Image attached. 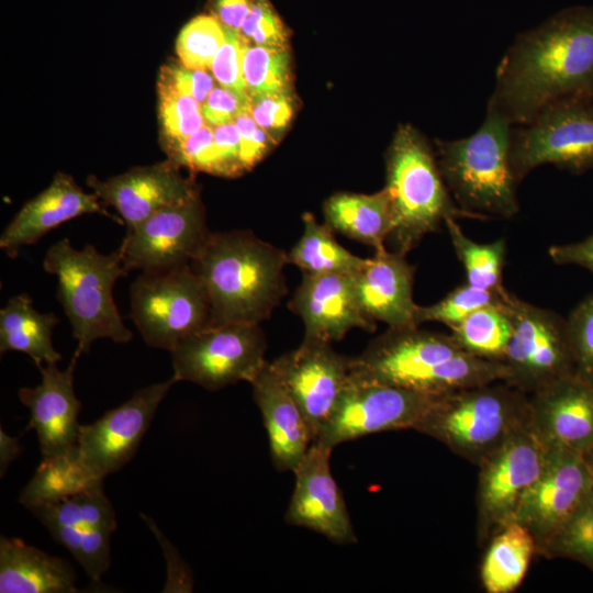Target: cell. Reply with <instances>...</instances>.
Masks as SVG:
<instances>
[{
    "mask_svg": "<svg viewBox=\"0 0 593 593\" xmlns=\"http://www.w3.org/2000/svg\"><path fill=\"white\" fill-rule=\"evenodd\" d=\"M593 99V7L564 9L516 36L488 101L512 125L563 100Z\"/></svg>",
    "mask_w": 593,
    "mask_h": 593,
    "instance_id": "1",
    "label": "cell"
},
{
    "mask_svg": "<svg viewBox=\"0 0 593 593\" xmlns=\"http://www.w3.org/2000/svg\"><path fill=\"white\" fill-rule=\"evenodd\" d=\"M506 377L502 361L472 356L450 334L419 326L388 328L350 361L353 379L434 396Z\"/></svg>",
    "mask_w": 593,
    "mask_h": 593,
    "instance_id": "2",
    "label": "cell"
},
{
    "mask_svg": "<svg viewBox=\"0 0 593 593\" xmlns=\"http://www.w3.org/2000/svg\"><path fill=\"white\" fill-rule=\"evenodd\" d=\"M288 254L250 231L211 233L191 261L211 310L210 326L260 324L288 292Z\"/></svg>",
    "mask_w": 593,
    "mask_h": 593,
    "instance_id": "3",
    "label": "cell"
},
{
    "mask_svg": "<svg viewBox=\"0 0 593 593\" xmlns=\"http://www.w3.org/2000/svg\"><path fill=\"white\" fill-rule=\"evenodd\" d=\"M514 125L488 103L482 124L458 139H436V157L456 204L473 219H511L519 211L511 164Z\"/></svg>",
    "mask_w": 593,
    "mask_h": 593,
    "instance_id": "4",
    "label": "cell"
},
{
    "mask_svg": "<svg viewBox=\"0 0 593 593\" xmlns=\"http://www.w3.org/2000/svg\"><path fill=\"white\" fill-rule=\"evenodd\" d=\"M43 268L57 278L56 298L71 325L77 356L100 338L119 344L133 338L113 299L115 282L130 272L120 248L102 254L91 244L77 249L61 238L47 249Z\"/></svg>",
    "mask_w": 593,
    "mask_h": 593,
    "instance_id": "5",
    "label": "cell"
},
{
    "mask_svg": "<svg viewBox=\"0 0 593 593\" xmlns=\"http://www.w3.org/2000/svg\"><path fill=\"white\" fill-rule=\"evenodd\" d=\"M529 423V395L496 381L436 396L414 430L479 467Z\"/></svg>",
    "mask_w": 593,
    "mask_h": 593,
    "instance_id": "6",
    "label": "cell"
},
{
    "mask_svg": "<svg viewBox=\"0 0 593 593\" xmlns=\"http://www.w3.org/2000/svg\"><path fill=\"white\" fill-rule=\"evenodd\" d=\"M387 184L394 226L391 250L406 255L448 219H473L454 201L436 153L412 125H401L385 157Z\"/></svg>",
    "mask_w": 593,
    "mask_h": 593,
    "instance_id": "7",
    "label": "cell"
},
{
    "mask_svg": "<svg viewBox=\"0 0 593 593\" xmlns=\"http://www.w3.org/2000/svg\"><path fill=\"white\" fill-rule=\"evenodd\" d=\"M130 317L144 342L171 351L186 337L210 326L206 291L191 265L141 272L130 289Z\"/></svg>",
    "mask_w": 593,
    "mask_h": 593,
    "instance_id": "8",
    "label": "cell"
},
{
    "mask_svg": "<svg viewBox=\"0 0 593 593\" xmlns=\"http://www.w3.org/2000/svg\"><path fill=\"white\" fill-rule=\"evenodd\" d=\"M511 164L518 181L542 165H553L572 174L593 168L591 100L556 102L529 123L514 126Z\"/></svg>",
    "mask_w": 593,
    "mask_h": 593,
    "instance_id": "9",
    "label": "cell"
},
{
    "mask_svg": "<svg viewBox=\"0 0 593 593\" xmlns=\"http://www.w3.org/2000/svg\"><path fill=\"white\" fill-rule=\"evenodd\" d=\"M505 303L513 334L502 360L504 382L529 395L575 372L567 320L510 292Z\"/></svg>",
    "mask_w": 593,
    "mask_h": 593,
    "instance_id": "10",
    "label": "cell"
},
{
    "mask_svg": "<svg viewBox=\"0 0 593 593\" xmlns=\"http://www.w3.org/2000/svg\"><path fill=\"white\" fill-rule=\"evenodd\" d=\"M266 348L260 324L208 326L180 340L170 351L172 377L209 391L250 382L267 361Z\"/></svg>",
    "mask_w": 593,
    "mask_h": 593,
    "instance_id": "11",
    "label": "cell"
},
{
    "mask_svg": "<svg viewBox=\"0 0 593 593\" xmlns=\"http://www.w3.org/2000/svg\"><path fill=\"white\" fill-rule=\"evenodd\" d=\"M548 449L529 423L479 466L477 536L480 545H485L515 519L524 494L545 466Z\"/></svg>",
    "mask_w": 593,
    "mask_h": 593,
    "instance_id": "12",
    "label": "cell"
},
{
    "mask_svg": "<svg viewBox=\"0 0 593 593\" xmlns=\"http://www.w3.org/2000/svg\"><path fill=\"white\" fill-rule=\"evenodd\" d=\"M435 398L350 378L315 441L334 449L339 444L371 434L414 429Z\"/></svg>",
    "mask_w": 593,
    "mask_h": 593,
    "instance_id": "13",
    "label": "cell"
},
{
    "mask_svg": "<svg viewBox=\"0 0 593 593\" xmlns=\"http://www.w3.org/2000/svg\"><path fill=\"white\" fill-rule=\"evenodd\" d=\"M177 382L171 377L142 388L92 424L80 426L75 451L93 480L103 481L133 458L160 402Z\"/></svg>",
    "mask_w": 593,
    "mask_h": 593,
    "instance_id": "14",
    "label": "cell"
},
{
    "mask_svg": "<svg viewBox=\"0 0 593 593\" xmlns=\"http://www.w3.org/2000/svg\"><path fill=\"white\" fill-rule=\"evenodd\" d=\"M210 234L199 194L126 231L119 248L128 271H159L190 265Z\"/></svg>",
    "mask_w": 593,
    "mask_h": 593,
    "instance_id": "15",
    "label": "cell"
},
{
    "mask_svg": "<svg viewBox=\"0 0 593 593\" xmlns=\"http://www.w3.org/2000/svg\"><path fill=\"white\" fill-rule=\"evenodd\" d=\"M593 490L582 454L549 447L545 466L524 494L515 519L533 535L537 555Z\"/></svg>",
    "mask_w": 593,
    "mask_h": 593,
    "instance_id": "16",
    "label": "cell"
},
{
    "mask_svg": "<svg viewBox=\"0 0 593 593\" xmlns=\"http://www.w3.org/2000/svg\"><path fill=\"white\" fill-rule=\"evenodd\" d=\"M350 361L332 343L304 337L298 348L270 361L305 416L314 441L349 383Z\"/></svg>",
    "mask_w": 593,
    "mask_h": 593,
    "instance_id": "17",
    "label": "cell"
},
{
    "mask_svg": "<svg viewBox=\"0 0 593 593\" xmlns=\"http://www.w3.org/2000/svg\"><path fill=\"white\" fill-rule=\"evenodd\" d=\"M333 448L314 441L293 470L286 523L321 534L337 545L358 541L343 493L331 470Z\"/></svg>",
    "mask_w": 593,
    "mask_h": 593,
    "instance_id": "18",
    "label": "cell"
},
{
    "mask_svg": "<svg viewBox=\"0 0 593 593\" xmlns=\"http://www.w3.org/2000/svg\"><path fill=\"white\" fill-rule=\"evenodd\" d=\"M170 159L150 166L134 167L107 180L89 176L87 184L120 214L131 231L157 211L200 194L193 180L182 176Z\"/></svg>",
    "mask_w": 593,
    "mask_h": 593,
    "instance_id": "19",
    "label": "cell"
},
{
    "mask_svg": "<svg viewBox=\"0 0 593 593\" xmlns=\"http://www.w3.org/2000/svg\"><path fill=\"white\" fill-rule=\"evenodd\" d=\"M78 358L74 354L65 370H59L57 363L37 367L41 382L19 390L20 401L30 410L26 430L36 432L42 458L68 455L77 445L81 402L75 393L74 372Z\"/></svg>",
    "mask_w": 593,
    "mask_h": 593,
    "instance_id": "20",
    "label": "cell"
},
{
    "mask_svg": "<svg viewBox=\"0 0 593 593\" xmlns=\"http://www.w3.org/2000/svg\"><path fill=\"white\" fill-rule=\"evenodd\" d=\"M530 424L548 447L593 448V382L577 372L529 394Z\"/></svg>",
    "mask_w": 593,
    "mask_h": 593,
    "instance_id": "21",
    "label": "cell"
},
{
    "mask_svg": "<svg viewBox=\"0 0 593 593\" xmlns=\"http://www.w3.org/2000/svg\"><path fill=\"white\" fill-rule=\"evenodd\" d=\"M289 309L302 320L304 338L334 343L353 328L377 327L359 305L351 275L303 273Z\"/></svg>",
    "mask_w": 593,
    "mask_h": 593,
    "instance_id": "22",
    "label": "cell"
},
{
    "mask_svg": "<svg viewBox=\"0 0 593 593\" xmlns=\"http://www.w3.org/2000/svg\"><path fill=\"white\" fill-rule=\"evenodd\" d=\"M93 192H85L65 172H57L51 184L29 200L5 226L0 236V248L16 258L21 247L33 245L60 224L85 214L98 213L118 223Z\"/></svg>",
    "mask_w": 593,
    "mask_h": 593,
    "instance_id": "23",
    "label": "cell"
},
{
    "mask_svg": "<svg viewBox=\"0 0 593 593\" xmlns=\"http://www.w3.org/2000/svg\"><path fill=\"white\" fill-rule=\"evenodd\" d=\"M415 268L405 255L384 248L365 258L360 268L351 275L359 305L374 322L388 328L417 326V304L413 299Z\"/></svg>",
    "mask_w": 593,
    "mask_h": 593,
    "instance_id": "24",
    "label": "cell"
},
{
    "mask_svg": "<svg viewBox=\"0 0 593 593\" xmlns=\"http://www.w3.org/2000/svg\"><path fill=\"white\" fill-rule=\"evenodd\" d=\"M249 383L268 435L272 463L279 471L293 472L314 443L309 423L270 361Z\"/></svg>",
    "mask_w": 593,
    "mask_h": 593,
    "instance_id": "25",
    "label": "cell"
},
{
    "mask_svg": "<svg viewBox=\"0 0 593 593\" xmlns=\"http://www.w3.org/2000/svg\"><path fill=\"white\" fill-rule=\"evenodd\" d=\"M76 581L68 561L19 538H0L1 593H75Z\"/></svg>",
    "mask_w": 593,
    "mask_h": 593,
    "instance_id": "26",
    "label": "cell"
},
{
    "mask_svg": "<svg viewBox=\"0 0 593 593\" xmlns=\"http://www.w3.org/2000/svg\"><path fill=\"white\" fill-rule=\"evenodd\" d=\"M30 511L74 557L87 533H113L116 528L115 513L103 493L102 484L88 488L64 501L36 506Z\"/></svg>",
    "mask_w": 593,
    "mask_h": 593,
    "instance_id": "27",
    "label": "cell"
},
{
    "mask_svg": "<svg viewBox=\"0 0 593 593\" xmlns=\"http://www.w3.org/2000/svg\"><path fill=\"white\" fill-rule=\"evenodd\" d=\"M325 223L335 232L370 246L387 248L394 226V210L389 191L337 193L324 204Z\"/></svg>",
    "mask_w": 593,
    "mask_h": 593,
    "instance_id": "28",
    "label": "cell"
},
{
    "mask_svg": "<svg viewBox=\"0 0 593 593\" xmlns=\"http://www.w3.org/2000/svg\"><path fill=\"white\" fill-rule=\"evenodd\" d=\"M59 318L52 312L41 313L25 293L11 296L0 310V353L26 354L40 367L57 363L61 355L54 348L52 335Z\"/></svg>",
    "mask_w": 593,
    "mask_h": 593,
    "instance_id": "29",
    "label": "cell"
},
{
    "mask_svg": "<svg viewBox=\"0 0 593 593\" xmlns=\"http://www.w3.org/2000/svg\"><path fill=\"white\" fill-rule=\"evenodd\" d=\"M537 553L536 541L521 523L512 521L488 541L480 575L488 593H511L523 582L530 560Z\"/></svg>",
    "mask_w": 593,
    "mask_h": 593,
    "instance_id": "30",
    "label": "cell"
},
{
    "mask_svg": "<svg viewBox=\"0 0 593 593\" xmlns=\"http://www.w3.org/2000/svg\"><path fill=\"white\" fill-rule=\"evenodd\" d=\"M303 233L288 253V261L303 273H343L354 275L365 258L351 254L334 237V231L325 223L305 213Z\"/></svg>",
    "mask_w": 593,
    "mask_h": 593,
    "instance_id": "31",
    "label": "cell"
},
{
    "mask_svg": "<svg viewBox=\"0 0 593 593\" xmlns=\"http://www.w3.org/2000/svg\"><path fill=\"white\" fill-rule=\"evenodd\" d=\"M98 484L102 481L93 480L87 473L74 448L68 455L42 458L34 475L22 489L19 502L31 510L64 501Z\"/></svg>",
    "mask_w": 593,
    "mask_h": 593,
    "instance_id": "32",
    "label": "cell"
},
{
    "mask_svg": "<svg viewBox=\"0 0 593 593\" xmlns=\"http://www.w3.org/2000/svg\"><path fill=\"white\" fill-rule=\"evenodd\" d=\"M505 299L473 311L450 328V335L462 350L482 359L503 360L513 334Z\"/></svg>",
    "mask_w": 593,
    "mask_h": 593,
    "instance_id": "33",
    "label": "cell"
},
{
    "mask_svg": "<svg viewBox=\"0 0 593 593\" xmlns=\"http://www.w3.org/2000/svg\"><path fill=\"white\" fill-rule=\"evenodd\" d=\"M451 245L466 272V282L474 288L502 291L506 243L503 238L481 244L469 238L456 219L445 222Z\"/></svg>",
    "mask_w": 593,
    "mask_h": 593,
    "instance_id": "34",
    "label": "cell"
},
{
    "mask_svg": "<svg viewBox=\"0 0 593 593\" xmlns=\"http://www.w3.org/2000/svg\"><path fill=\"white\" fill-rule=\"evenodd\" d=\"M158 112L165 148L205 124L200 103L176 86L165 67H161L158 78Z\"/></svg>",
    "mask_w": 593,
    "mask_h": 593,
    "instance_id": "35",
    "label": "cell"
},
{
    "mask_svg": "<svg viewBox=\"0 0 593 593\" xmlns=\"http://www.w3.org/2000/svg\"><path fill=\"white\" fill-rule=\"evenodd\" d=\"M243 77L248 97L291 91V57L288 47L245 43Z\"/></svg>",
    "mask_w": 593,
    "mask_h": 593,
    "instance_id": "36",
    "label": "cell"
},
{
    "mask_svg": "<svg viewBox=\"0 0 593 593\" xmlns=\"http://www.w3.org/2000/svg\"><path fill=\"white\" fill-rule=\"evenodd\" d=\"M539 555L571 559L593 571V490Z\"/></svg>",
    "mask_w": 593,
    "mask_h": 593,
    "instance_id": "37",
    "label": "cell"
},
{
    "mask_svg": "<svg viewBox=\"0 0 593 593\" xmlns=\"http://www.w3.org/2000/svg\"><path fill=\"white\" fill-rule=\"evenodd\" d=\"M508 291L484 290L467 282L456 287L438 302L430 305H417L415 323H441L449 328L463 321L473 311L493 303L503 302Z\"/></svg>",
    "mask_w": 593,
    "mask_h": 593,
    "instance_id": "38",
    "label": "cell"
},
{
    "mask_svg": "<svg viewBox=\"0 0 593 593\" xmlns=\"http://www.w3.org/2000/svg\"><path fill=\"white\" fill-rule=\"evenodd\" d=\"M225 38V27L213 15L200 14L182 27L176 51L184 67L206 70Z\"/></svg>",
    "mask_w": 593,
    "mask_h": 593,
    "instance_id": "39",
    "label": "cell"
},
{
    "mask_svg": "<svg viewBox=\"0 0 593 593\" xmlns=\"http://www.w3.org/2000/svg\"><path fill=\"white\" fill-rule=\"evenodd\" d=\"M239 34L249 44L288 47L290 32L270 0H254Z\"/></svg>",
    "mask_w": 593,
    "mask_h": 593,
    "instance_id": "40",
    "label": "cell"
},
{
    "mask_svg": "<svg viewBox=\"0 0 593 593\" xmlns=\"http://www.w3.org/2000/svg\"><path fill=\"white\" fill-rule=\"evenodd\" d=\"M566 320L575 372L593 382V295L579 303Z\"/></svg>",
    "mask_w": 593,
    "mask_h": 593,
    "instance_id": "41",
    "label": "cell"
},
{
    "mask_svg": "<svg viewBox=\"0 0 593 593\" xmlns=\"http://www.w3.org/2000/svg\"><path fill=\"white\" fill-rule=\"evenodd\" d=\"M226 30V38L215 54L211 70L221 87L249 98L243 77V51L246 41L239 32Z\"/></svg>",
    "mask_w": 593,
    "mask_h": 593,
    "instance_id": "42",
    "label": "cell"
},
{
    "mask_svg": "<svg viewBox=\"0 0 593 593\" xmlns=\"http://www.w3.org/2000/svg\"><path fill=\"white\" fill-rule=\"evenodd\" d=\"M249 112L256 123L276 142L289 126L294 114L291 91L264 93L249 98Z\"/></svg>",
    "mask_w": 593,
    "mask_h": 593,
    "instance_id": "43",
    "label": "cell"
},
{
    "mask_svg": "<svg viewBox=\"0 0 593 593\" xmlns=\"http://www.w3.org/2000/svg\"><path fill=\"white\" fill-rule=\"evenodd\" d=\"M213 128L204 124L199 131L187 138L166 147L169 159L178 166H183L191 171H201L212 175Z\"/></svg>",
    "mask_w": 593,
    "mask_h": 593,
    "instance_id": "44",
    "label": "cell"
},
{
    "mask_svg": "<svg viewBox=\"0 0 593 593\" xmlns=\"http://www.w3.org/2000/svg\"><path fill=\"white\" fill-rule=\"evenodd\" d=\"M212 175L236 177L246 171L240 156V137L234 122L213 128Z\"/></svg>",
    "mask_w": 593,
    "mask_h": 593,
    "instance_id": "45",
    "label": "cell"
},
{
    "mask_svg": "<svg viewBox=\"0 0 593 593\" xmlns=\"http://www.w3.org/2000/svg\"><path fill=\"white\" fill-rule=\"evenodd\" d=\"M240 137V156L246 171L257 165L276 141L261 128L249 112L243 109L233 121Z\"/></svg>",
    "mask_w": 593,
    "mask_h": 593,
    "instance_id": "46",
    "label": "cell"
},
{
    "mask_svg": "<svg viewBox=\"0 0 593 593\" xmlns=\"http://www.w3.org/2000/svg\"><path fill=\"white\" fill-rule=\"evenodd\" d=\"M248 105L249 98H244L224 87H214L201 104V112L205 123L215 127L233 122L235 116Z\"/></svg>",
    "mask_w": 593,
    "mask_h": 593,
    "instance_id": "47",
    "label": "cell"
},
{
    "mask_svg": "<svg viewBox=\"0 0 593 593\" xmlns=\"http://www.w3.org/2000/svg\"><path fill=\"white\" fill-rule=\"evenodd\" d=\"M144 522L157 536L167 560V582L164 592H191L193 588L192 572L189 566L182 560L172 545L158 530L156 524L147 516L142 515Z\"/></svg>",
    "mask_w": 593,
    "mask_h": 593,
    "instance_id": "48",
    "label": "cell"
},
{
    "mask_svg": "<svg viewBox=\"0 0 593 593\" xmlns=\"http://www.w3.org/2000/svg\"><path fill=\"white\" fill-rule=\"evenodd\" d=\"M176 86L202 104L214 88L213 78L205 71L177 65L164 66Z\"/></svg>",
    "mask_w": 593,
    "mask_h": 593,
    "instance_id": "49",
    "label": "cell"
},
{
    "mask_svg": "<svg viewBox=\"0 0 593 593\" xmlns=\"http://www.w3.org/2000/svg\"><path fill=\"white\" fill-rule=\"evenodd\" d=\"M548 255L555 264L579 266L593 273V233L579 242L552 245Z\"/></svg>",
    "mask_w": 593,
    "mask_h": 593,
    "instance_id": "50",
    "label": "cell"
},
{
    "mask_svg": "<svg viewBox=\"0 0 593 593\" xmlns=\"http://www.w3.org/2000/svg\"><path fill=\"white\" fill-rule=\"evenodd\" d=\"M254 0H208L211 13L225 29L239 32Z\"/></svg>",
    "mask_w": 593,
    "mask_h": 593,
    "instance_id": "51",
    "label": "cell"
},
{
    "mask_svg": "<svg viewBox=\"0 0 593 593\" xmlns=\"http://www.w3.org/2000/svg\"><path fill=\"white\" fill-rule=\"evenodd\" d=\"M22 447L18 437L9 436L0 428V477L2 478L9 466L21 455Z\"/></svg>",
    "mask_w": 593,
    "mask_h": 593,
    "instance_id": "52",
    "label": "cell"
},
{
    "mask_svg": "<svg viewBox=\"0 0 593 593\" xmlns=\"http://www.w3.org/2000/svg\"><path fill=\"white\" fill-rule=\"evenodd\" d=\"M582 456L593 478V448L584 452Z\"/></svg>",
    "mask_w": 593,
    "mask_h": 593,
    "instance_id": "53",
    "label": "cell"
},
{
    "mask_svg": "<svg viewBox=\"0 0 593 593\" xmlns=\"http://www.w3.org/2000/svg\"><path fill=\"white\" fill-rule=\"evenodd\" d=\"M592 107H593V99L591 100Z\"/></svg>",
    "mask_w": 593,
    "mask_h": 593,
    "instance_id": "54",
    "label": "cell"
}]
</instances>
